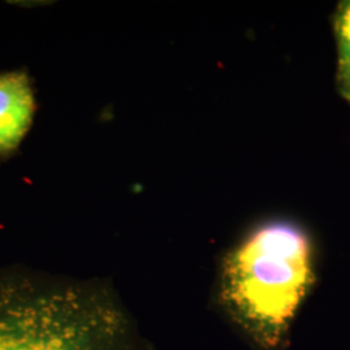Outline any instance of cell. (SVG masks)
I'll return each instance as SVG.
<instances>
[{
  "mask_svg": "<svg viewBox=\"0 0 350 350\" xmlns=\"http://www.w3.org/2000/svg\"><path fill=\"white\" fill-rule=\"evenodd\" d=\"M0 350H150L109 284L0 270Z\"/></svg>",
  "mask_w": 350,
  "mask_h": 350,
  "instance_id": "1",
  "label": "cell"
},
{
  "mask_svg": "<svg viewBox=\"0 0 350 350\" xmlns=\"http://www.w3.org/2000/svg\"><path fill=\"white\" fill-rule=\"evenodd\" d=\"M314 282L309 232L293 221L270 219L250 228L226 254L217 304L254 349L284 350Z\"/></svg>",
  "mask_w": 350,
  "mask_h": 350,
  "instance_id": "2",
  "label": "cell"
},
{
  "mask_svg": "<svg viewBox=\"0 0 350 350\" xmlns=\"http://www.w3.org/2000/svg\"><path fill=\"white\" fill-rule=\"evenodd\" d=\"M37 112L31 78L25 70L0 73V159L17 152Z\"/></svg>",
  "mask_w": 350,
  "mask_h": 350,
  "instance_id": "3",
  "label": "cell"
},
{
  "mask_svg": "<svg viewBox=\"0 0 350 350\" xmlns=\"http://www.w3.org/2000/svg\"><path fill=\"white\" fill-rule=\"evenodd\" d=\"M334 34L338 47L336 81L350 78V0L340 1L334 13Z\"/></svg>",
  "mask_w": 350,
  "mask_h": 350,
  "instance_id": "4",
  "label": "cell"
},
{
  "mask_svg": "<svg viewBox=\"0 0 350 350\" xmlns=\"http://www.w3.org/2000/svg\"><path fill=\"white\" fill-rule=\"evenodd\" d=\"M338 88L341 96L350 104V78L338 81Z\"/></svg>",
  "mask_w": 350,
  "mask_h": 350,
  "instance_id": "5",
  "label": "cell"
}]
</instances>
